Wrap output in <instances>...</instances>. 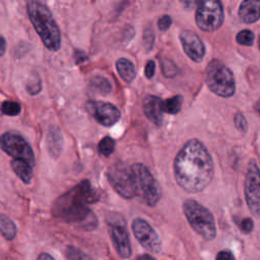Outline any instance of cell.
I'll return each mask as SVG.
<instances>
[{"label":"cell","instance_id":"obj_5","mask_svg":"<svg viewBox=\"0 0 260 260\" xmlns=\"http://www.w3.org/2000/svg\"><path fill=\"white\" fill-rule=\"evenodd\" d=\"M205 81L208 88L221 98H230L235 93L236 82L233 72L218 60L208 63L205 70Z\"/></svg>","mask_w":260,"mask_h":260},{"label":"cell","instance_id":"obj_24","mask_svg":"<svg viewBox=\"0 0 260 260\" xmlns=\"http://www.w3.org/2000/svg\"><path fill=\"white\" fill-rule=\"evenodd\" d=\"M98 149L99 152L105 156H110L114 150H115V140L113 138H111L110 136H106L104 137L99 145H98Z\"/></svg>","mask_w":260,"mask_h":260},{"label":"cell","instance_id":"obj_26","mask_svg":"<svg viewBox=\"0 0 260 260\" xmlns=\"http://www.w3.org/2000/svg\"><path fill=\"white\" fill-rule=\"evenodd\" d=\"M42 89L41 78L37 74H31L26 83V90L29 94H37Z\"/></svg>","mask_w":260,"mask_h":260},{"label":"cell","instance_id":"obj_11","mask_svg":"<svg viewBox=\"0 0 260 260\" xmlns=\"http://www.w3.org/2000/svg\"><path fill=\"white\" fill-rule=\"evenodd\" d=\"M107 221L109 224L111 239L116 249V252L119 254L120 257L124 259L129 258L132 254V249L124 218L119 214L112 213L108 216Z\"/></svg>","mask_w":260,"mask_h":260},{"label":"cell","instance_id":"obj_14","mask_svg":"<svg viewBox=\"0 0 260 260\" xmlns=\"http://www.w3.org/2000/svg\"><path fill=\"white\" fill-rule=\"evenodd\" d=\"M180 41L186 55L194 62H201L205 55V47L199 36L185 29L180 34Z\"/></svg>","mask_w":260,"mask_h":260},{"label":"cell","instance_id":"obj_35","mask_svg":"<svg viewBox=\"0 0 260 260\" xmlns=\"http://www.w3.org/2000/svg\"><path fill=\"white\" fill-rule=\"evenodd\" d=\"M74 59H75L76 63L79 64V63L84 62V61L87 59V57H86V55H85L83 52H81V51H76L75 54H74Z\"/></svg>","mask_w":260,"mask_h":260},{"label":"cell","instance_id":"obj_1","mask_svg":"<svg viewBox=\"0 0 260 260\" xmlns=\"http://www.w3.org/2000/svg\"><path fill=\"white\" fill-rule=\"evenodd\" d=\"M214 165L211 155L198 139L188 140L174 159V176L178 185L189 193L203 191L211 182Z\"/></svg>","mask_w":260,"mask_h":260},{"label":"cell","instance_id":"obj_18","mask_svg":"<svg viewBox=\"0 0 260 260\" xmlns=\"http://www.w3.org/2000/svg\"><path fill=\"white\" fill-rule=\"evenodd\" d=\"M11 168L14 174L25 184H29L31 182L34 172L32 166L22 159H12Z\"/></svg>","mask_w":260,"mask_h":260},{"label":"cell","instance_id":"obj_16","mask_svg":"<svg viewBox=\"0 0 260 260\" xmlns=\"http://www.w3.org/2000/svg\"><path fill=\"white\" fill-rule=\"evenodd\" d=\"M239 16L245 23H253L260 19V1L245 0L240 4Z\"/></svg>","mask_w":260,"mask_h":260},{"label":"cell","instance_id":"obj_23","mask_svg":"<svg viewBox=\"0 0 260 260\" xmlns=\"http://www.w3.org/2000/svg\"><path fill=\"white\" fill-rule=\"evenodd\" d=\"M65 255L67 260H92L90 256L74 246H67L65 250Z\"/></svg>","mask_w":260,"mask_h":260},{"label":"cell","instance_id":"obj_39","mask_svg":"<svg viewBox=\"0 0 260 260\" xmlns=\"http://www.w3.org/2000/svg\"><path fill=\"white\" fill-rule=\"evenodd\" d=\"M255 110H256L258 113H260V101L255 105Z\"/></svg>","mask_w":260,"mask_h":260},{"label":"cell","instance_id":"obj_17","mask_svg":"<svg viewBox=\"0 0 260 260\" xmlns=\"http://www.w3.org/2000/svg\"><path fill=\"white\" fill-rule=\"evenodd\" d=\"M63 146V139L60 132V129L57 127H53L49 130L48 136H47V147L49 153L53 157H57Z\"/></svg>","mask_w":260,"mask_h":260},{"label":"cell","instance_id":"obj_13","mask_svg":"<svg viewBox=\"0 0 260 260\" xmlns=\"http://www.w3.org/2000/svg\"><path fill=\"white\" fill-rule=\"evenodd\" d=\"M132 230L135 238L140 245L152 253H158L161 250V243L152 226L143 218L137 217L132 222Z\"/></svg>","mask_w":260,"mask_h":260},{"label":"cell","instance_id":"obj_19","mask_svg":"<svg viewBox=\"0 0 260 260\" xmlns=\"http://www.w3.org/2000/svg\"><path fill=\"white\" fill-rule=\"evenodd\" d=\"M116 68L120 77L127 83H130L136 76L134 64L126 58L118 59L116 62Z\"/></svg>","mask_w":260,"mask_h":260},{"label":"cell","instance_id":"obj_10","mask_svg":"<svg viewBox=\"0 0 260 260\" xmlns=\"http://www.w3.org/2000/svg\"><path fill=\"white\" fill-rule=\"evenodd\" d=\"M244 191L251 213L260 217V170L254 159H251L247 167Z\"/></svg>","mask_w":260,"mask_h":260},{"label":"cell","instance_id":"obj_12","mask_svg":"<svg viewBox=\"0 0 260 260\" xmlns=\"http://www.w3.org/2000/svg\"><path fill=\"white\" fill-rule=\"evenodd\" d=\"M87 113L101 125L112 126L116 124L120 117V110L113 104L101 102V101H89L85 105Z\"/></svg>","mask_w":260,"mask_h":260},{"label":"cell","instance_id":"obj_27","mask_svg":"<svg viewBox=\"0 0 260 260\" xmlns=\"http://www.w3.org/2000/svg\"><path fill=\"white\" fill-rule=\"evenodd\" d=\"M255 36L250 29H243L238 32L236 40L238 44L243 45V46H251L254 43Z\"/></svg>","mask_w":260,"mask_h":260},{"label":"cell","instance_id":"obj_21","mask_svg":"<svg viewBox=\"0 0 260 260\" xmlns=\"http://www.w3.org/2000/svg\"><path fill=\"white\" fill-rule=\"evenodd\" d=\"M89 88L100 94H108L112 91V83L104 76H93L89 81Z\"/></svg>","mask_w":260,"mask_h":260},{"label":"cell","instance_id":"obj_33","mask_svg":"<svg viewBox=\"0 0 260 260\" xmlns=\"http://www.w3.org/2000/svg\"><path fill=\"white\" fill-rule=\"evenodd\" d=\"M154 71H155V63H154V61L150 60V61L147 62L146 66H145V69H144L145 76L147 78H151L154 74Z\"/></svg>","mask_w":260,"mask_h":260},{"label":"cell","instance_id":"obj_4","mask_svg":"<svg viewBox=\"0 0 260 260\" xmlns=\"http://www.w3.org/2000/svg\"><path fill=\"white\" fill-rule=\"evenodd\" d=\"M184 214L191 228L204 240L211 241L216 236V226L212 213L196 200L187 199L183 203Z\"/></svg>","mask_w":260,"mask_h":260},{"label":"cell","instance_id":"obj_9","mask_svg":"<svg viewBox=\"0 0 260 260\" xmlns=\"http://www.w3.org/2000/svg\"><path fill=\"white\" fill-rule=\"evenodd\" d=\"M0 148L13 157L35 166V154L27 141L14 132H5L0 136Z\"/></svg>","mask_w":260,"mask_h":260},{"label":"cell","instance_id":"obj_7","mask_svg":"<svg viewBox=\"0 0 260 260\" xmlns=\"http://www.w3.org/2000/svg\"><path fill=\"white\" fill-rule=\"evenodd\" d=\"M107 176L110 184L120 196L126 199L137 196L135 179L131 167L125 162L117 161L109 168Z\"/></svg>","mask_w":260,"mask_h":260},{"label":"cell","instance_id":"obj_28","mask_svg":"<svg viewBox=\"0 0 260 260\" xmlns=\"http://www.w3.org/2000/svg\"><path fill=\"white\" fill-rule=\"evenodd\" d=\"M154 43V32L153 29L150 25L146 26L144 31H143V36H142V44L143 47L146 49V51L151 50L152 46Z\"/></svg>","mask_w":260,"mask_h":260},{"label":"cell","instance_id":"obj_29","mask_svg":"<svg viewBox=\"0 0 260 260\" xmlns=\"http://www.w3.org/2000/svg\"><path fill=\"white\" fill-rule=\"evenodd\" d=\"M161 69H162L164 75L167 77H173L177 73V67L171 60L167 58L161 61Z\"/></svg>","mask_w":260,"mask_h":260},{"label":"cell","instance_id":"obj_40","mask_svg":"<svg viewBox=\"0 0 260 260\" xmlns=\"http://www.w3.org/2000/svg\"><path fill=\"white\" fill-rule=\"evenodd\" d=\"M259 49H260V42H259Z\"/></svg>","mask_w":260,"mask_h":260},{"label":"cell","instance_id":"obj_25","mask_svg":"<svg viewBox=\"0 0 260 260\" xmlns=\"http://www.w3.org/2000/svg\"><path fill=\"white\" fill-rule=\"evenodd\" d=\"M0 110L2 114L7 115V116H16L21 112V106L12 101H5L1 104Z\"/></svg>","mask_w":260,"mask_h":260},{"label":"cell","instance_id":"obj_31","mask_svg":"<svg viewBox=\"0 0 260 260\" xmlns=\"http://www.w3.org/2000/svg\"><path fill=\"white\" fill-rule=\"evenodd\" d=\"M240 229L244 234H250L254 229V222L250 217H245L240 222Z\"/></svg>","mask_w":260,"mask_h":260},{"label":"cell","instance_id":"obj_6","mask_svg":"<svg viewBox=\"0 0 260 260\" xmlns=\"http://www.w3.org/2000/svg\"><path fill=\"white\" fill-rule=\"evenodd\" d=\"M130 167L135 179L137 196L148 206H154L160 197L158 183L144 165L137 162Z\"/></svg>","mask_w":260,"mask_h":260},{"label":"cell","instance_id":"obj_30","mask_svg":"<svg viewBox=\"0 0 260 260\" xmlns=\"http://www.w3.org/2000/svg\"><path fill=\"white\" fill-rule=\"evenodd\" d=\"M234 122H235V126L236 128L239 130V131H242V132H247L248 130V123H247V120L245 118V116L242 114V113H237L235 115V118H234Z\"/></svg>","mask_w":260,"mask_h":260},{"label":"cell","instance_id":"obj_32","mask_svg":"<svg viewBox=\"0 0 260 260\" xmlns=\"http://www.w3.org/2000/svg\"><path fill=\"white\" fill-rule=\"evenodd\" d=\"M172 24V18L170 15H162L157 20V26L160 30H167Z\"/></svg>","mask_w":260,"mask_h":260},{"label":"cell","instance_id":"obj_37","mask_svg":"<svg viewBox=\"0 0 260 260\" xmlns=\"http://www.w3.org/2000/svg\"><path fill=\"white\" fill-rule=\"evenodd\" d=\"M37 260H55V259H54V257H53L52 255H50L49 253H41V254L38 256Z\"/></svg>","mask_w":260,"mask_h":260},{"label":"cell","instance_id":"obj_8","mask_svg":"<svg viewBox=\"0 0 260 260\" xmlns=\"http://www.w3.org/2000/svg\"><path fill=\"white\" fill-rule=\"evenodd\" d=\"M224 19L222 4L216 0H204L198 3L195 21L203 31H214L218 29Z\"/></svg>","mask_w":260,"mask_h":260},{"label":"cell","instance_id":"obj_34","mask_svg":"<svg viewBox=\"0 0 260 260\" xmlns=\"http://www.w3.org/2000/svg\"><path fill=\"white\" fill-rule=\"evenodd\" d=\"M215 260H236V258L232 252L223 250L217 253Z\"/></svg>","mask_w":260,"mask_h":260},{"label":"cell","instance_id":"obj_38","mask_svg":"<svg viewBox=\"0 0 260 260\" xmlns=\"http://www.w3.org/2000/svg\"><path fill=\"white\" fill-rule=\"evenodd\" d=\"M137 260H155V259L148 254H142L137 257Z\"/></svg>","mask_w":260,"mask_h":260},{"label":"cell","instance_id":"obj_15","mask_svg":"<svg viewBox=\"0 0 260 260\" xmlns=\"http://www.w3.org/2000/svg\"><path fill=\"white\" fill-rule=\"evenodd\" d=\"M142 108L146 118L155 125H160L162 122L161 100L155 95H147L144 98Z\"/></svg>","mask_w":260,"mask_h":260},{"label":"cell","instance_id":"obj_2","mask_svg":"<svg viewBox=\"0 0 260 260\" xmlns=\"http://www.w3.org/2000/svg\"><path fill=\"white\" fill-rule=\"evenodd\" d=\"M98 200L99 195L92 189L89 181L83 180L55 200L52 213L61 221L91 231L96 228L98 219L87 205Z\"/></svg>","mask_w":260,"mask_h":260},{"label":"cell","instance_id":"obj_22","mask_svg":"<svg viewBox=\"0 0 260 260\" xmlns=\"http://www.w3.org/2000/svg\"><path fill=\"white\" fill-rule=\"evenodd\" d=\"M183 104V98L181 95H175L171 99L161 101V111L162 113H168L171 115L177 114L181 111Z\"/></svg>","mask_w":260,"mask_h":260},{"label":"cell","instance_id":"obj_20","mask_svg":"<svg viewBox=\"0 0 260 260\" xmlns=\"http://www.w3.org/2000/svg\"><path fill=\"white\" fill-rule=\"evenodd\" d=\"M0 234L8 241H12L17 234V228L13 220L3 213H0Z\"/></svg>","mask_w":260,"mask_h":260},{"label":"cell","instance_id":"obj_3","mask_svg":"<svg viewBox=\"0 0 260 260\" xmlns=\"http://www.w3.org/2000/svg\"><path fill=\"white\" fill-rule=\"evenodd\" d=\"M26 10L45 47L50 51H58L61 47V32L48 6L40 1L30 0L26 2Z\"/></svg>","mask_w":260,"mask_h":260},{"label":"cell","instance_id":"obj_36","mask_svg":"<svg viewBox=\"0 0 260 260\" xmlns=\"http://www.w3.org/2000/svg\"><path fill=\"white\" fill-rule=\"evenodd\" d=\"M6 51V41L4 37L0 36V56H2Z\"/></svg>","mask_w":260,"mask_h":260}]
</instances>
